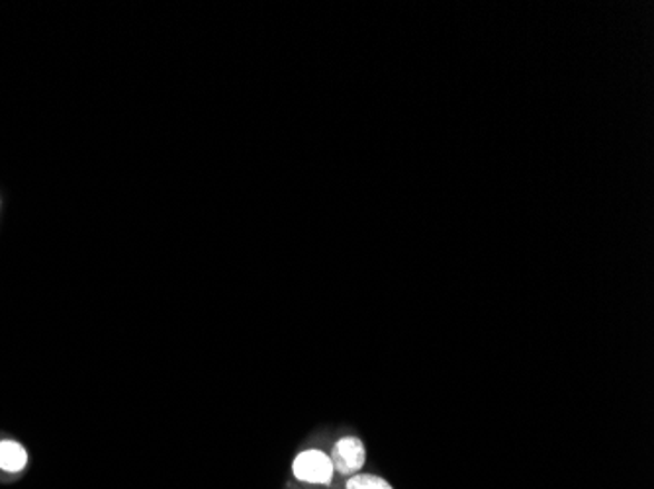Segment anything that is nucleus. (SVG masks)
I'll return each instance as SVG.
<instances>
[{
	"instance_id": "f257e3e1",
	"label": "nucleus",
	"mask_w": 654,
	"mask_h": 489,
	"mask_svg": "<svg viewBox=\"0 0 654 489\" xmlns=\"http://www.w3.org/2000/svg\"><path fill=\"white\" fill-rule=\"evenodd\" d=\"M292 481L299 489H333L340 480L328 450L310 447L292 458Z\"/></svg>"
},
{
	"instance_id": "f03ea898",
	"label": "nucleus",
	"mask_w": 654,
	"mask_h": 489,
	"mask_svg": "<svg viewBox=\"0 0 654 489\" xmlns=\"http://www.w3.org/2000/svg\"><path fill=\"white\" fill-rule=\"evenodd\" d=\"M330 458H332L338 478L345 480L349 476L363 472L364 466H367V447L359 437L348 434V437H341L333 442Z\"/></svg>"
},
{
	"instance_id": "7ed1b4c3",
	"label": "nucleus",
	"mask_w": 654,
	"mask_h": 489,
	"mask_svg": "<svg viewBox=\"0 0 654 489\" xmlns=\"http://www.w3.org/2000/svg\"><path fill=\"white\" fill-rule=\"evenodd\" d=\"M30 466V452L25 444L14 439H0V473L18 478Z\"/></svg>"
},
{
	"instance_id": "20e7f679",
	"label": "nucleus",
	"mask_w": 654,
	"mask_h": 489,
	"mask_svg": "<svg viewBox=\"0 0 654 489\" xmlns=\"http://www.w3.org/2000/svg\"><path fill=\"white\" fill-rule=\"evenodd\" d=\"M341 489H397L380 473L359 472L349 476L341 483Z\"/></svg>"
}]
</instances>
